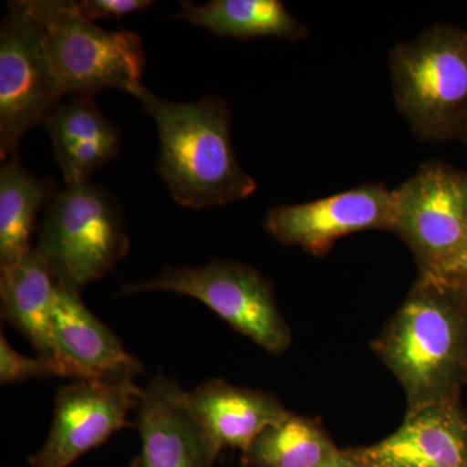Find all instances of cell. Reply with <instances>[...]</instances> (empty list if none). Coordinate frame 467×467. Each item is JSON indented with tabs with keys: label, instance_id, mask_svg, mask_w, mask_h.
I'll use <instances>...</instances> for the list:
<instances>
[{
	"label": "cell",
	"instance_id": "cell-1",
	"mask_svg": "<svg viewBox=\"0 0 467 467\" xmlns=\"http://www.w3.org/2000/svg\"><path fill=\"white\" fill-rule=\"evenodd\" d=\"M374 350L404 389L408 411L456 402L467 377V295L420 275Z\"/></svg>",
	"mask_w": 467,
	"mask_h": 467
},
{
	"label": "cell",
	"instance_id": "cell-2",
	"mask_svg": "<svg viewBox=\"0 0 467 467\" xmlns=\"http://www.w3.org/2000/svg\"><path fill=\"white\" fill-rule=\"evenodd\" d=\"M138 100L158 125L160 174L178 204L221 207L256 192V181L236 159L225 100L205 97L174 103L149 90Z\"/></svg>",
	"mask_w": 467,
	"mask_h": 467
},
{
	"label": "cell",
	"instance_id": "cell-3",
	"mask_svg": "<svg viewBox=\"0 0 467 467\" xmlns=\"http://www.w3.org/2000/svg\"><path fill=\"white\" fill-rule=\"evenodd\" d=\"M42 33L58 90L67 97H94L106 88L133 95L142 84V39L129 30H107L88 20L72 0H23Z\"/></svg>",
	"mask_w": 467,
	"mask_h": 467
},
{
	"label": "cell",
	"instance_id": "cell-4",
	"mask_svg": "<svg viewBox=\"0 0 467 467\" xmlns=\"http://www.w3.org/2000/svg\"><path fill=\"white\" fill-rule=\"evenodd\" d=\"M396 104L423 140L467 143V29L434 26L389 55Z\"/></svg>",
	"mask_w": 467,
	"mask_h": 467
},
{
	"label": "cell",
	"instance_id": "cell-5",
	"mask_svg": "<svg viewBox=\"0 0 467 467\" xmlns=\"http://www.w3.org/2000/svg\"><path fill=\"white\" fill-rule=\"evenodd\" d=\"M43 213L36 250L63 287L81 291L128 254L130 242L119 205L90 181L67 184Z\"/></svg>",
	"mask_w": 467,
	"mask_h": 467
},
{
	"label": "cell",
	"instance_id": "cell-6",
	"mask_svg": "<svg viewBox=\"0 0 467 467\" xmlns=\"http://www.w3.org/2000/svg\"><path fill=\"white\" fill-rule=\"evenodd\" d=\"M140 292L192 297L266 352L282 355L290 348L291 330L276 306L272 285L254 267L223 260L198 267H168L155 278L122 290L124 295Z\"/></svg>",
	"mask_w": 467,
	"mask_h": 467
},
{
	"label": "cell",
	"instance_id": "cell-7",
	"mask_svg": "<svg viewBox=\"0 0 467 467\" xmlns=\"http://www.w3.org/2000/svg\"><path fill=\"white\" fill-rule=\"evenodd\" d=\"M392 193V233L413 252L420 275H436L467 236V171L434 160Z\"/></svg>",
	"mask_w": 467,
	"mask_h": 467
},
{
	"label": "cell",
	"instance_id": "cell-8",
	"mask_svg": "<svg viewBox=\"0 0 467 467\" xmlns=\"http://www.w3.org/2000/svg\"><path fill=\"white\" fill-rule=\"evenodd\" d=\"M42 33L23 0L9 2L0 26V158L16 155L24 135L63 100Z\"/></svg>",
	"mask_w": 467,
	"mask_h": 467
},
{
	"label": "cell",
	"instance_id": "cell-9",
	"mask_svg": "<svg viewBox=\"0 0 467 467\" xmlns=\"http://www.w3.org/2000/svg\"><path fill=\"white\" fill-rule=\"evenodd\" d=\"M140 393L130 378H81L61 387L50 435L30 466L69 467L128 425Z\"/></svg>",
	"mask_w": 467,
	"mask_h": 467
},
{
	"label": "cell",
	"instance_id": "cell-10",
	"mask_svg": "<svg viewBox=\"0 0 467 467\" xmlns=\"http://www.w3.org/2000/svg\"><path fill=\"white\" fill-rule=\"evenodd\" d=\"M395 223L393 193L383 183H367L303 204L270 209L266 232L284 245L324 256L337 239L364 230H389Z\"/></svg>",
	"mask_w": 467,
	"mask_h": 467
},
{
	"label": "cell",
	"instance_id": "cell-11",
	"mask_svg": "<svg viewBox=\"0 0 467 467\" xmlns=\"http://www.w3.org/2000/svg\"><path fill=\"white\" fill-rule=\"evenodd\" d=\"M137 410L142 467L213 466L221 451L174 380L156 377L142 389Z\"/></svg>",
	"mask_w": 467,
	"mask_h": 467
},
{
	"label": "cell",
	"instance_id": "cell-12",
	"mask_svg": "<svg viewBox=\"0 0 467 467\" xmlns=\"http://www.w3.org/2000/svg\"><path fill=\"white\" fill-rule=\"evenodd\" d=\"M347 453L365 467H467V418L457 401L408 411L389 438Z\"/></svg>",
	"mask_w": 467,
	"mask_h": 467
},
{
	"label": "cell",
	"instance_id": "cell-13",
	"mask_svg": "<svg viewBox=\"0 0 467 467\" xmlns=\"http://www.w3.org/2000/svg\"><path fill=\"white\" fill-rule=\"evenodd\" d=\"M52 328L61 364L69 379H134L142 371L140 361L82 303L79 292L57 285Z\"/></svg>",
	"mask_w": 467,
	"mask_h": 467
},
{
	"label": "cell",
	"instance_id": "cell-14",
	"mask_svg": "<svg viewBox=\"0 0 467 467\" xmlns=\"http://www.w3.org/2000/svg\"><path fill=\"white\" fill-rule=\"evenodd\" d=\"M43 125L66 184L88 181L95 171L119 156V129L104 116L94 97L64 98Z\"/></svg>",
	"mask_w": 467,
	"mask_h": 467
},
{
	"label": "cell",
	"instance_id": "cell-15",
	"mask_svg": "<svg viewBox=\"0 0 467 467\" xmlns=\"http://www.w3.org/2000/svg\"><path fill=\"white\" fill-rule=\"evenodd\" d=\"M189 401L220 451L235 448L244 453L264 430L290 414L275 396L221 379L196 387Z\"/></svg>",
	"mask_w": 467,
	"mask_h": 467
},
{
	"label": "cell",
	"instance_id": "cell-16",
	"mask_svg": "<svg viewBox=\"0 0 467 467\" xmlns=\"http://www.w3.org/2000/svg\"><path fill=\"white\" fill-rule=\"evenodd\" d=\"M57 285L47 264L33 247L16 265L2 270L0 296L3 317L26 335L39 356L57 365L67 378L52 328Z\"/></svg>",
	"mask_w": 467,
	"mask_h": 467
},
{
	"label": "cell",
	"instance_id": "cell-17",
	"mask_svg": "<svg viewBox=\"0 0 467 467\" xmlns=\"http://www.w3.org/2000/svg\"><path fill=\"white\" fill-rule=\"evenodd\" d=\"M178 17L220 38L241 41L266 36L299 41L309 33L279 0H212L205 5L183 2Z\"/></svg>",
	"mask_w": 467,
	"mask_h": 467
},
{
	"label": "cell",
	"instance_id": "cell-18",
	"mask_svg": "<svg viewBox=\"0 0 467 467\" xmlns=\"http://www.w3.org/2000/svg\"><path fill=\"white\" fill-rule=\"evenodd\" d=\"M57 190L50 178H39L23 167L17 156L0 168V270L24 259L33 245L36 218Z\"/></svg>",
	"mask_w": 467,
	"mask_h": 467
},
{
	"label": "cell",
	"instance_id": "cell-19",
	"mask_svg": "<svg viewBox=\"0 0 467 467\" xmlns=\"http://www.w3.org/2000/svg\"><path fill=\"white\" fill-rule=\"evenodd\" d=\"M319 423L288 414L267 427L243 453L248 467H319L339 453Z\"/></svg>",
	"mask_w": 467,
	"mask_h": 467
},
{
	"label": "cell",
	"instance_id": "cell-20",
	"mask_svg": "<svg viewBox=\"0 0 467 467\" xmlns=\"http://www.w3.org/2000/svg\"><path fill=\"white\" fill-rule=\"evenodd\" d=\"M63 377L60 368L50 359L26 358L16 352L2 335L0 339V380L17 383L32 378Z\"/></svg>",
	"mask_w": 467,
	"mask_h": 467
},
{
	"label": "cell",
	"instance_id": "cell-21",
	"mask_svg": "<svg viewBox=\"0 0 467 467\" xmlns=\"http://www.w3.org/2000/svg\"><path fill=\"white\" fill-rule=\"evenodd\" d=\"M79 9L88 20H100V18H121L137 12L146 11L153 2L150 0H82L76 2Z\"/></svg>",
	"mask_w": 467,
	"mask_h": 467
},
{
	"label": "cell",
	"instance_id": "cell-22",
	"mask_svg": "<svg viewBox=\"0 0 467 467\" xmlns=\"http://www.w3.org/2000/svg\"><path fill=\"white\" fill-rule=\"evenodd\" d=\"M430 278L467 295V236L456 254Z\"/></svg>",
	"mask_w": 467,
	"mask_h": 467
},
{
	"label": "cell",
	"instance_id": "cell-23",
	"mask_svg": "<svg viewBox=\"0 0 467 467\" xmlns=\"http://www.w3.org/2000/svg\"><path fill=\"white\" fill-rule=\"evenodd\" d=\"M319 467H365L362 466L361 463H358V461L352 459L347 451H340L337 456H334L333 459L328 460L327 462H325L324 465Z\"/></svg>",
	"mask_w": 467,
	"mask_h": 467
}]
</instances>
